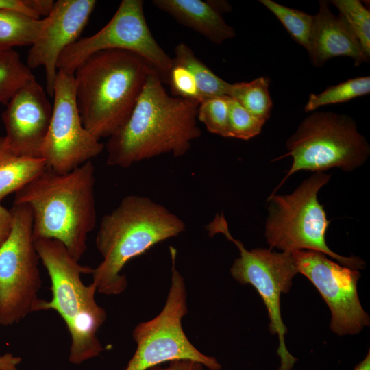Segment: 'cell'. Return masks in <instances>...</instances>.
Wrapping results in <instances>:
<instances>
[{"label":"cell","mask_w":370,"mask_h":370,"mask_svg":"<svg viewBox=\"0 0 370 370\" xmlns=\"http://www.w3.org/2000/svg\"><path fill=\"white\" fill-rule=\"evenodd\" d=\"M173 97L198 101L203 97L191 73L184 66L173 61L167 83Z\"/></svg>","instance_id":"obj_28"},{"label":"cell","mask_w":370,"mask_h":370,"mask_svg":"<svg viewBox=\"0 0 370 370\" xmlns=\"http://www.w3.org/2000/svg\"><path fill=\"white\" fill-rule=\"evenodd\" d=\"M330 177L324 172H314L291 194L271 195L267 205L266 241L270 249L276 248L291 254L299 250L319 251L343 266L363 269L365 262L361 258L338 255L325 242L330 221L317 195Z\"/></svg>","instance_id":"obj_5"},{"label":"cell","mask_w":370,"mask_h":370,"mask_svg":"<svg viewBox=\"0 0 370 370\" xmlns=\"http://www.w3.org/2000/svg\"><path fill=\"white\" fill-rule=\"evenodd\" d=\"M296 271L317 288L328 304L330 329L338 336L358 334L369 325V317L360 302L357 283L360 273L312 250L292 253Z\"/></svg>","instance_id":"obj_13"},{"label":"cell","mask_w":370,"mask_h":370,"mask_svg":"<svg viewBox=\"0 0 370 370\" xmlns=\"http://www.w3.org/2000/svg\"><path fill=\"white\" fill-rule=\"evenodd\" d=\"M206 229L210 237L220 233L238 247L240 256L235 259L230 271L232 278L241 284L254 286L267 307L271 334H278V370H292L297 359L288 351L284 336L287 328L280 310V296L288 293L297 273L292 253L276 252L270 249H247L243 243L231 235L224 214L217 213Z\"/></svg>","instance_id":"obj_8"},{"label":"cell","mask_w":370,"mask_h":370,"mask_svg":"<svg viewBox=\"0 0 370 370\" xmlns=\"http://www.w3.org/2000/svg\"><path fill=\"white\" fill-rule=\"evenodd\" d=\"M287 153L293 163L271 195L299 171L324 172L337 167L352 171L361 166L370 155V145L349 115L335 112H314L304 119L287 140Z\"/></svg>","instance_id":"obj_6"},{"label":"cell","mask_w":370,"mask_h":370,"mask_svg":"<svg viewBox=\"0 0 370 370\" xmlns=\"http://www.w3.org/2000/svg\"><path fill=\"white\" fill-rule=\"evenodd\" d=\"M154 68L124 50H104L75 70V98L84 127L96 138H109L127 121Z\"/></svg>","instance_id":"obj_4"},{"label":"cell","mask_w":370,"mask_h":370,"mask_svg":"<svg viewBox=\"0 0 370 370\" xmlns=\"http://www.w3.org/2000/svg\"><path fill=\"white\" fill-rule=\"evenodd\" d=\"M264 124L230 97V137L248 140L261 132Z\"/></svg>","instance_id":"obj_27"},{"label":"cell","mask_w":370,"mask_h":370,"mask_svg":"<svg viewBox=\"0 0 370 370\" xmlns=\"http://www.w3.org/2000/svg\"><path fill=\"white\" fill-rule=\"evenodd\" d=\"M13 224V217L10 210H8L0 203V246L9 236Z\"/></svg>","instance_id":"obj_31"},{"label":"cell","mask_w":370,"mask_h":370,"mask_svg":"<svg viewBox=\"0 0 370 370\" xmlns=\"http://www.w3.org/2000/svg\"><path fill=\"white\" fill-rule=\"evenodd\" d=\"M124 50L145 58L167 83L173 60L153 38L142 0H123L110 21L98 32L79 38L60 55L57 69L73 73L90 55L104 50Z\"/></svg>","instance_id":"obj_11"},{"label":"cell","mask_w":370,"mask_h":370,"mask_svg":"<svg viewBox=\"0 0 370 370\" xmlns=\"http://www.w3.org/2000/svg\"><path fill=\"white\" fill-rule=\"evenodd\" d=\"M174 51L173 61L185 66L191 73L203 99L212 96L229 95L231 84L214 73L186 43L178 44Z\"/></svg>","instance_id":"obj_20"},{"label":"cell","mask_w":370,"mask_h":370,"mask_svg":"<svg viewBox=\"0 0 370 370\" xmlns=\"http://www.w3.org/2000/svg\"><path fill=\"white\" fill-rule=\"evenodd\" d=\"M204 367L202 364L191 360H175L169 362L166 367L157 365L147 370H204Z\"/></svg>","instance_id":"obj_30"},{"label":"cell","mask_w":370,"mask_h":370,"mask_svg":"<svg viewBox=\"0 0 370 370\" xmlns=\"http://www.w3.org/2000/svg\"><path fill=\"white\" fill-rule=\"evenodd\" d=\"M281 22L291 36L306 51L310 45L314 15L291 8L272 0H260Z\"/></svg>","instance_id":"obj_23"},{"label":"cell","mask_w":370,"mask_h":370,"mask_svg":"<svg viewBox=\"0 0 370 370\" xmlns=\"http://www.w3.org/2000/svg\"><path fill=\"white\" fill-rule=\"evenodd\" d=\"M359 42L367 58L370 59V12L359 0H332Z\"/></svg>","instance_id":"obj_25"},{"label":"cell","mask_w":370,"mask_h":370,"mask_svg":"<svg viewBox=\"0 0 370 370\" xmlns=\"http://www.w3.org/2000/svg\"><path fill=\"white\" fill-rule=\"evenodd\" d=\"M0 10L16 11L35 19H40L32 10L29 0H0Z\"/></svg>","instance_id":"obj_29"},{"label":"cell","mask_w":370,"mask_h":370,"mask_svg":"<svg viewBox=\"0 0 370 370\" xmlns=\"http://www.w3.org/2000/svg\"><path fill=\"white\" fill-rule=\"evenodd\" d=\"M152 3L180 24L195 30L213 43L221 44L236 36L235 30L206 1L153 0Z\"/></svg>","instance_id":"obj_17"},{"label":"cell","mask_w":370,"mask_h":370,"mask_svg":"<svg viewBox=\"0 0 370 370\" xmlns=\"http://www.w3.org/2000/svg\"><path fill=\"white\" fill-rule=\"evenodd\" d=\"M270 79L260 77L250 82L231 84L229 97L236 100L252 115L265 123L270 118L273 101Z\"/></svg>","instance_id":"obj_21"},{"label":"cell","mask_w":370,"mask_h":370,"mask_svg":"<svg viewBox=\"0 0 370 370\" xmlns=\"http://www.w3.org/2000/svg\"><path fill=\"white\" fill-rule=\"evenodd\" d=\"M230 97L212 96L200 101L197 119L208 132L229 138Z\"/></svg>","instance_id":"obj_26"},{"label":"cell","mask_w":370,"mask_h":370,"mask_svg":"<svg viewBox=\"0 0 370 370\" xmlns=\"http://www.w3.org/2000/svg\"><path fill=\"white\" fill-rule=\"evenodd\" d=\"M370 92V77L349 79L338 84L328 87L319 93H311L304 107L306 112L313 111L319 107L347 102Z\"/></svg>","instance_id":"obj_24"},{"label":"cell","mask_w":370,"mask_h":370,"mask_svg":"<svg viewBox=\"0 0 370 370\" xmlns=\"http://www.w3.org/2000/svg\"><path fill=\"white\" fill-rule=\"evenodd\" d=\"M46 93L34 79L20 88L6 105L2 114L4 139L17 156L41 158V147L53 112Z\"/></svg>","instance_id":"obj_14"},{"label":"cell","mask_w":370,"mask_h":370,"mask_svg":"<svg viewBox=\"0 0 370 370\" xmlns=\"http://www.w3.org/2000/svg\"><path fill=\"white\" fill-rule=\"evenodd\" d=\"M206 2L218 13L229 12L231 10L230 5L224 1L208 0Z\"/></svg>","instance_id":"obj_33"},{"label":"cell","mask_w":370,"mask_h":370,"mask_svg":"<svg viewBox=\"0 0 370 370\" xmlns=\"http://www.w3.org/2000/svg\"><path fill=\"white\" fill-rule=\"evenodd\" d=\"M53 97L51 119L40 156L47 167L65 173L99 156L105 146L82 123L73 73L58 70Z\"/></svg>","instance_id":"obj_12"},{"label":"cell","mask_w":370,"mask_h":370,"mask_svg":"<svg viewBox=\"0 0 370 370\" xmlns=\"http://www.w3.org/2000/svg\"><path fill=\"white\" fill-rule=\"evenodd\" d=\"M95 171L91 160L65 173L46 167L15 193L31 209L34 240L58 241L79 261L97 221Z\"/></svg>","instance_id":"obj_2"},{"label":"cell","mask_w":370,"mask_h":370,"mask_svg":"<svg viewBox=\"0 0 370 370\" xmlns=\"http://www.w3.org/2000/svg\"><path fill=\"white\" fill-rule=\"evenodd\" d=\"M170 251L171 282L166 303L153 319L134 328L136 349L125 370H147L175 360H191L210 370H220L217 360L199 352L184 332L182 320L188 312L187 292L184 279L176 268V249L171 247Z\"/></svg>","instance_id":"obj_9"},{"label":"cell","mask_w":370,"mask_h":370,"mask_svg":"<svg viewBox=\"0 0 370 370\" xmlns=\"http://www.w3.org/2000/svg\"><path fill=\"white\" fill-rule=\"evenodd\" d=\"M329 4V1H319V11L314 14L307 50L312 64L319 68L328 60L340 56L352 58L355 66L368 63L369 59L349 27L340 15L333 14Z\"/></svg>","instance_id":"obj_16"},{"label":"cell","mask_w":370,"mask_h":370,"mask_svg":"<svg viewBox=\"0 0 370 370\" xmlns=\"http://www.w3.org/2000/svg\"><path fill=\"white\" fill-rule=\"evenodd\" d=\"M199 105L198 101L169 95L153 70L127 121L108 138L107 164L127 168L162 154L184 156L201 134Z\"/></svg>","instance_id":"obj_1"},{"label":"cell","mask_w":370,"mask_h":370,"mask_svg":"<svg viewBox=\"0 0 370 370\" xmlns=\"http://www.w3.org/2000/svg\"><path fill=\"white\" fill-rule=\"evenodd\" d=\"M11 232L0 246V325H12L34 312L42 286L33 238V217L25 204H13Z\"/></svg>","instance_id":"obj_10"},{"label":"cell","mask_w":370,"mask_h":370,"mask_svg":"<svg viewBox=\"0 0 370 370\" xmlns=\"http://www.w3.org/2000/svg\"><path fill=\"white\" fill-rule=\"evenodd\" d=\"M184 221L166 206L149 197L129 195L104 215L95 238L103 260L92 273L97 292L122 293L127 286L121 271L132 259L156 244L186 230Z\"/></svg>","instance_id":"obj_3"},{"label":"cell","mask_w":370,"mask_h":370,"mask_svg":"<svg viewBox=\"0 0 370 370\" xmlns=\"http://www.w3.org/2000/svg\"><path fill=\"white\" fill-rule=\"evenodd\" d=\"M21 358L11 353H5L0 356V370H18L17 367Z\"/></svg>","instance_id":"obj_32"},{"label":"cell","mask_w":370,"mask_h":370,"mask_svg":"<svg viewBox=\"0 0 370 370\" xmlns=\"http://www.w3.org/2000/svg\"><path fill=\"white\" fill-rule=\"evenodd\" d=\"M96 4L95 0L56 1L47 16L49 22L44 33L30 47L27 65L31 69L44 67L49 96H53L60 55L79 38Z\"/></svg>","instance_id":"obj_15"},{"label":"cell","mask_w":370,"mask_h":370,"mask_svg":"<svg viewBox=\"0 0 370 370\" xmlns=\"http://www.w3.org/2000/svg\"><path fill=\"white\" fill-rule=\"evenodd\" d=\"M47 167L42 158H30L14 154L0 136V201L17 192Z\"/></svg>","instance_id":"obj_18"},{"label":"cell","mask_w":370,"mask_h":370,"mask_svg":"<svg viewBox=\"0 0 370 370\" xmlns=\"http://www.w3.org/2000/svg\"><path fill=\"white\" fill-rule=\"evenodd\" d=\"M48 17L35 19L23 13L0 10V49L32 46L42 35Z\"/></svg>","instance_id":"obj_19"},{"label":"cell","mask_w":370,"mask_h":370,"mask_svg":"<svg viewBox=\"0 0 370 370\" xmlns=\"http://www.w3.org/2000/svg\"><path fill=\"white\" fill-rule=\"evenodd\" d=\"M354 370H370V352L369 351L365 358L358 363Z\"/></svg>","instance_id":"obj_34"},{"label":"cell","mask_w":370,"mask_h":370,"mask_svg":"<svg viewBox=\"0 0 370 370\" xmlns=\"http://www.w3.org/2000/svg\"><path fill=\"white\" fill-rule=\"evenodd\" d=\"M34 245L49 276L52 297L49 301L39 299L34 312L53 310L64 321L72 340H94L107 313L95 300L96 286L92 282L85 285L81 278L92 274L93 269L79 264L58 241L39 238Z\"/></svg>","instance_id":"obj_7"},{"label":"cell","mask_w":370,"mask_h":370,"mask_svg":"<svg viewBox=\"0 0 370 370\" xmlns=\"http://www.w3.org/2000/svg\"><path fill=\"white\" fill-rule=\"evenodd\" d=\"M34 79L16 51L0 49V103L7 105L20 88Z\"/></svg>","instance_id":"obj_22"}]
</instances>
